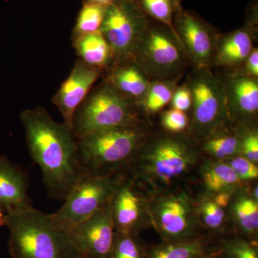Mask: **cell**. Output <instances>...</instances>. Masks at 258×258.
I'll list each match as a JSON object with an SVG mask.
<instances>
[{
	"instance_id": "6da1fadb",
	"label": "cell",
	"mask_w": 258,
	"mask_h": 258,
	"mask_svg": "<svg viewBox=\"0 0 258 258\" xmlns=\"http://www.w3.org/2000/svg\"><path fill=\"white\" fill-rule=\"evenodd\" d=\"M20 119L29 152L41 169L49 195L64 200L82 171L72 129L55 121L42 107L24 110Z\"/></svg>"
},
{
	"instance_id": "7a4b0ae2",
	"label": "cell",
	"mask_w": 258,
	"mask_h": 258,
	"mask_svg": "<svg viewBox=\"0 0 258 258\" xmlns=\"http://www.w3.org/2000/svg\"><path fill=\"white\" fill-rule=\"evenodd\" d=\"M201 152L198 141L188 132H152L129 166L132 179L163 192L196 164Z\"/></svg>"
},
{
	"instance_id": "3957f363",
	"label": "cell",
	"mask_w": 258,
	"mask_h": 258,
	"mask_svg": "<svg viewBox=\"0 0 258 258\" xmlns=\"http://www.w3.org/2000/svg\"><path fill=\"white\" fill-rule=\"evenodd\" d=\"M13 258H82L68 232L51 223L49 215L32 207L5 215Z\"/></svg>"
},
{
	"instance_id": "277c9868",
	"label": "cell",
	"mask_w": 258,
	"mask_h": 258,
	"mask_svg": "<svg viewBox=\"0 0 258 258\" xmlns=\"http://www.w3.org/2000/svg\"><path fill=\"white\" fill-rule=\"evenodd\" d=\"M152 132L150 123L144 118L76 139L81 168L97 174L123 173L121 169L129 167Z\"/></svg>"
},
{
	"instance_id": "5b68a950",
	"label": "cell",
	"mask_w": 258,
	"mask_h": 258,
	"mask_svg": "<svg viewBox=\"0 0 258 258\" xmlns=\"http://www.w3.org/2000/svg\"><path fill=\"white\" fill-rule=\"evenodd\" d=\"M101 79L75 113L72 132L76 139L147 118L138 104Z\"/></svg>"
},
{
	"instance_id": "8992f818",
	"label": "cell",
	"mask_w": 258,
	"mask_h": 258,
	"mask_svg": "<svg viewBox=\"0 0 258 258\" xmlns=\"http://www.w3.org/2000/svg\"><path fill=\"white\" fill-rule=\"evenodd\" d=\"M134 58L152 81L182 79L191 64L174 32L149 21Z\"/></svg>"
},
{
	"instance_id": "52a82bcc",
	"label": "cell",
	"mask_w": 258,
	"mask_h": 258,
	"mask_svg": "<svg viewBox=\"0 0 258 258\" xmlns=\"http://www.w3.org/2000/svg\"><path fill=\"white\" fill-rule=\"evenodd\" d=\"M124 174H97L82 169L62 208L49 215L51 223L69 232L111 201Z\"/></svg>"
},
{
	"instance_id": "ba28073f",
	"label": "cell",
	"mask_w": 258,
	"mask_h": 258,
	"mask_svg": "<svg viewBox=\"0 0 258 258\" xmlns=\"http://www.w3.org/2000/svg\"><path fill=\"white\" fill-rule=\"evenodd\" d=\"M185 83L192 96L188 133L198 142L217 129L232 125L223 87L213 69H191Z\"/></svg>"
},
{
	"instance_id": "9c48e42d",
	"label": "cell",
	"mask_w": 258,
	"mask_h": 258,
	"mask_svg": "<svg viewBox=\"0 0 258 258\" xmlns=\"http://www.w3.org/2000/svg\"><path fill=\"white\" fill-rule=\"evenodd\" d=\"M149 224L163 242H179L201 235L196 205L185 191L159 193L148 203Z\"/></svg>"
},
{
	"instance_id": "30bf717a",
	"label": "cell",
	"mask_w": 258,
	"mask_h": 258,
	"mask_svg": "<svg viewBox=\"0 0 258 258\" xmlns=\"http://www.w3.org/2000/svg\"><path fill=\"white\" fill-rule=\"evenodd\" d=\"M149 23L136 0H116L106 7L101 32L111 47L115 62L134 58Z\"/></svg>"
},
{
	"instance_id": "8fae6325",
	"label": "cell",
	"mask_w": 258,
	"mask_h": 258,
	"mask_svg": "<svg viewBox=\"0 0 258 258\" xmlns=\"http://www.w3.org/2000/svg\"><path fill=\"white\" fill-rule=\"evenodd\" d=\"M191 69H213L220 33L192 12L176 11L173 22Z\"/></svg>"
},
{
	"instance_id": "7c38bea8",
	"label": "cell",
	"mask_w": 258,
	"mask_h": 258,
	"mask_svg": "<svg viewBox=\"0 0 258 258\" xmlns=\"http://www.w3.org/2000/svg\"><path fill=\"white\" fill-rule=\"evenodd\" d=\"M222 69L215 73L221 82L229 118L237 128H257L258 79L235 70Z\"/></svg>"
},
{
	"instance_id": "4fadbf2b",
	"label": "cell",
	"mask_w": 258,
	"mask_h": 258,
	"mask_svg": "<svg viewBox=\"0 0 258 258\" xmlns=\"http://www.w3.org/2000/svg\"><path fill=\"white\" fill-rule=\"evenodd\" d=\"M111 202L68 232L83 257L111 258L115 233Z\"/></svg>"
},
{
	"instance_id": "5bb4252c",
	"label": "cell",
	"mask_w": 258,
	"mask_h": 258,
	"mask_svg": "<svg viewBox=\"0 0 258 258\" xmlns=\"http://www.w3.org/2000/svg\"><path fill=\"white\" fill-rule=\"evenodd\" d=\"M148 203L137 183L124 174L111 202L115 232L138 235L149 224Z\"/></svg>"
},
{
	"instance_id": "9a60e30c",
	"label": "cell",
	"mask_w": 258,
	"mask_h": 258,
	"mask_svg": "<svg viewBox=\"0 0 258 258\" xmlns=\"http://www.w3.org/2000/svg\"><path fill=\"white\" fill-rule=\"evenodd\" d=\"M103 75L100 70L78 59L69 76L52 98V103L62 115L64 124L70 128L72 129L73 118L76 110Z\"/></svg>"
},
{
	"instance_id": "2e32d148",
	"label": "cell",
	"mask_w": 258,
	"mask_h": 258,
	"mask_svg": "<svg viewBox=\"0 0 258 258\" xmlns=\"http://www.w3.org/2000/svg\"><path fill=\"white\" fill-rule=\"evenodd\" d=\"M28 174L8 157L0 155V212L8 214L32 208Z\"/></svg>"
},
{
	"instance_id": "e0dca14e",
	"label": "cell",
	"mask_w": 258,
	"mask_h": 258,
	"mask_svg": "<svg viewBox=\"0 0 258 258\" xmlns=\"http://www.w3.org/2000/svg\"><path fill=\"white\" fill-rule=\"evenodd\" d=\"M257 36L255 23L251 22L234 31L220 34L214 69H239L255 47Z\"/></svg>"
},
{
	"instance_id": "ac0fdd59",
	"label": "cell",
	"mask_w": 258,
	"mask_h": 258,
	"mask_svg": "<svg viewBox=\"0 0 258 258\" xmlns=\"http://www.w3.org/2000/svg\"><path fill=\"white\" fill-rule=\"evenodd\" d=\"M102 79L140 107L152 82L134 58L117 61Z\"/></svg>"
},
{
	"instance_id": "d6986e66",
	"label": "cell",
	"mask_w": 258,
	"mask_h": 258,
	"mask_svg": "<svg viewBox=\"0 0 258 258\" xmlns=\"http://www.w3.org/2000/svg\"><path fill=\"white\" fill-rule=\"evenodd\" d=\"M72 41L78 59L100 70L103 74L114 64L113 51L101 31L83 35Z\"/></svg>"
},
{
	"instance_id": "ffe728a7",
	"label": "cell",
	"mask_w": 258,
	"mask_h": 258,
	"mask_svg": "<svg viewBox=\"0 0 258 258\" xmlns=\"http://www.w3.org/2000/svg\"><path fill=\"white\" fill-rule=\"evenodd\" d=\"M228 207L240 237L257 242L258 201L241 187L232 195Z\"/></svg>"
},
{
	"instance_id": "44dd1931",
	"label": "cell",
	"mask_w": 258,
	"mask_h": 258,
	"mask_svg": "<svg viewBox=\"0 0 258 258\" xmlns=\"http://www.w3.org/2000/svg\"><path fill=\"white\" fill-rule=\"evenodd\" d=\"M198 142L201 152L216 160H229L241 155L240 132L232 125L217 129Z\"/></svg>"
},
{
	"instance_id": "7402d4cb",
	"label": "cell",
	"mask_w": 258,
	"mask_h": 258,
	"mask_svg": "<svg viewBox=\"0 0 258 258\" xmlns=\"http://www.w3.org/2000/svg\"><path fill=\"white\" fill-rule=\"evenodd\" d=\"M202 183L205 195L234 194L242 187V181L227 161H210L201 171Z\"/></svg>"
},
{
	"instance_id": "603a6c76",
	"label": "cell",
	"mask_w": 258,
	"mask_h": 258,
	"mask_svg": "<svg viewBox=\"0 0 258 258\" xmlns=\"http://www.w3.org/2000/svg\"><path fill=\"white\" fill-rule=\"evenodd\" d=\"M205 236L179 242H163L146 248L145 258H202L215 248Z\"/></svg>"
},
{
	"instance_id": "cb8c5ba5",
	"label": "cell",
	"mask_w": 258,
	"mask_h": 258,
	"mask_svg": "<svg viewBox=\"0 0 258 258\" xmlns=\"http://www.w3.org/2000/svg\"><path fill=\"white\" fill-rule=\"evenodd\" d=\"M181 80L152 81L141 105L144 114L147 116L157 114L169 105Z\"/></svg>"
},
{
	"instance_id": "d4e9b609",
	"label": "cell",
	"mask_w": 258,
	"mask_h": 258,
	"mask_svg": "<svg viewBox=\"0 0 258 258\" xmlns=\"http://www.w3.org/2000/svg\"><path fill=\"white\" fill-rule=\"evenodd\" d=\"M195 205L201 225L213 234H222L225 232V209L220 206L209 195H205L200 203Z\"/></svg>"
},
{
	"instance_id": "484cf974",
	"label": "cell",
	"mask_w": 258,
	"mask_h": 258,
	"mask_svg": "<svg viewBox=\"0 0 258 258\" xmlns=\"http://www.w3.org/2000/svg\"><path fill=\"white\" fill-rule=\"evenodd\" d=\"M106 8L86 1L83 4L76 20L73 31L72 40L83 35L101 31Z\"/></svg>"
},
{
	"instance_id": "4316f807",
	"label": "cell",
	"mask_w": 258,
	"mask_h": 258,
	"mask_svg": "<svg viewBox=\"0 0 258 258\" xmlns=\"http://www.w3.org/2000/svg\"><path fill=\"white\" fill-rule=\"evenodd\" d=\"M217 248L222 258H258L257 242L238 235L223 237Z\"/></svg>"
},
{
	"instance_id": "83f0119b",
	"label": "cell",
	"mask_w": 258,
	"mask_h": 258,
	"mask_svg": "<svg viewBox=\"0 0 258 258\" xmlns=\"http://www.w3.org/2000/svg\"><path fill=\"white\" fill-rule=\"evenodd\" d=\"M147 16L166 25L174 32L173 22L176 8L173 0H136Z\"/></svg>"
},
{
	"instance_id": "f1b7e54d",
	"label": "cell",
	"mask_w": 258,
	"mask_h": 258,
	"mask_svg": "<svg viewBox=\"0 0 258 258\" xmlns=\"http://www.w3.org/2000/svg\"><path fill=\"white\" fill-rule=\"evenodd\" d=\"M145 250L138 236L115 232L111 258H145Z\"/></svg>"
},
{
	"instance_id": "f546056e",
	"label": "cell",
	"mask_w": 258,
	"mask_h": 258,
	"mask_svg": "<svg viewBox=\"0 0 258 258\" xmlns=\"http://www.w3.org/2000/svg\"><path fill=\"white\" fill-rule=\"evenodd\" d=\"M189 117L187 113L179 110L170 108L161 112V126L164 131L169 133H184L189 128Z\"/></svg>"
},
{
	"instance_id": "4dcf8cb0",
	"label": "cell",
	"mask_w": 258,
	"mask_h": 258,
	"mask_svg": "<svg viewBox=\"0 0 258 258\" xmlns=\"http://www.w3.org/2000/svg\"><path fill=\"white\" fill-rule=\"evenodd\" d=\"M240 135L241 155L254 164L258 162L257 128H237Z\"/></svg>"
},
{
	"instance_id": "1f68e13d",
	"label": "cell",
	"mask_w": 258,
	"mask_h": 258,
	"mask_svg": "<svg viewBox=\"0 0 258 258\" xmlns=\"http://www.w3.org/2000/svg\"><path fill=\"white\" fill-rule=\"evenodd\" d=\"M227 163L235 171L241 181H252L257 179V166L243 156H236L229 159Z\"/></svg>"
},
{
	"instance_id": "d6a6232c",
	"label": "cell",
	"mask_w": 258,
	"mask_h": 258,
	"mask_svg": "<svg viewBox=\"0 0 258 258\" xmlns=\"http://www.w3.org/2000/svg\"><path fill=\"white\" fill-rule=\"evenodd\" d=\"M171 108L187 113L191 111L192 106V96L189 86L185 81L176 88L170 101Z\"/></svg>"
},
{
	"instance_id": "836d02e7",
	"label": "cell",
	"mask_w": 258,
	"mask_h": 258,
	"mask_svg": "<svg viewBox=\"0 0 258 258\" xmlns=\"http://www.w3.org/2000/svg\"><path fill=\"white\" fill-rule=\"evenodd\" d=\"M249 77L258 79V48L254 47L239 69L235 70Z\"/></svg>"
},
{
	"instance_id": "e575fe53",
	"label": "cell",
	"mask_w": 258,
	"mask_h": 258,
	"mask_svg": "<svg viewBox=\"0 0 258 258\" xmlns=\"http://www.w3.org/2000/svg\"><path fill=\"white\" fill-rule=\"evenodd\" d=\"M87 1L93 3V4L101 5V6L106 8V7L114 3L116 0H87Z\"/></svg>"
},
{
	"instance_id": "d590c367",
	"label": "cell",
	"mask_w": 258,
	"mask_h": 258,
	"mask_svg": "<svg viewBox=\"0 0 258 258\" xmlns=\"http://www.w3.org/2000/svg\"><path fill=\"white\" fill-rule=\"evenodd\" d=\"M202 258H222L220 253H219L218 250H217V246L212 249V250L209 251L208 253L205 254Z\"/></svg>"
},
{
	"instance_id": "8d00e7d4",
	"label": "cell",
	"mask_w": 258,
	"mask_h": 258,
	"mask_svg": "<svg viewBox=\"0 0 258 258\" xmlns=\"http://www.w3.org/2000/svg\"><path fill=\"white\" fill-rule=\"evenodd\" d=\"M257 189V184H256V186H254L253 189H252V193H251L252 198H253L254 200H255L256 201L258 200Z\"/></svg>"
},
{
	"instance_id": "74e56055",
	"label": "cell",
	"mask_w": 258,
	"mask_h": 258,
	"mask_svg": "<svg viewBox=\"0 0 258 258\" xmlns=\"http://www.w3.org/2000/svg\"><path fill=\"white\" fill-rule=\"evenodd\" d=\"M173 2H174V5H175L176 11L182 9V8H181V0H173Z\"/></svg>"
},
{
	"instance_id": "f35d334b",
	"label": "cell",
	"mask_w": 258,
	"mask_h": 258,
	"mask_svg": "<svg viewBox=\"0 0 258 258\" xmlns=\"http://www.w3.org/2000/svg\"><path fill=\"white\" fill-rule=\"evenodd\" d=\"M5 225V214L0 212V227Z\"/></svg>"
},
{
	"instance_id": "ab89813d",
	"label": "cell",
	"mask_w": 258,
	"mask_h": 258,
	"mask_svg": "<svg viewBox=\"0 0 258 258\" xmlns=\"http://www.w3.org/2000/svg\"><path fill=\"white\" fill-rule=\"evenodd\" d=\"M82 258H84V257H82Z\"/></svg>"
}]
</instances>
